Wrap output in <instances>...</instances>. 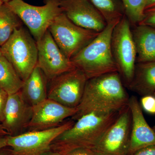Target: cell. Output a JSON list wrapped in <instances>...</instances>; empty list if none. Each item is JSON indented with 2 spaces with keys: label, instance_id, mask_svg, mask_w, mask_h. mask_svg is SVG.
Instances as JSON below:
<instances>
[{
  "label": "cell",
  "instance_id": "cell-1",
  "mask_svg": "<svg viewBox=\"0 0 155 155\" xmlns=\"http://www.w3.org/2000/svg\"><path fill=\"white\" fill-rule=\"evenodd\" d=\"M130 97L125 91L118 72L89 79L77 113L72 117L75 121L91 113L108 114L120 111L127 106Z\"/></svg>",
  "mask_w": 155,
  "mask_h": 155
},
{
  "label": "cell",
  "instance_id": "cell-2",
  "mask_svg": "<svg viewBox=\"0 0 155 155\" xmlns=\"http://www.w3.org/2000/svg\"><path fill=\"white\" fill-rule=\"evenodd\" d=\"M119 111L81 116L53 141L51 150L62 154L78 148L93 149L119 115Z\"/></svg>",
  "mask_w": 155,
  "mask_h": 155
},
{
  "label": "cell",
  "instance_id": "cell-3",
  "mask_svg": "<svg viewBox=\"0 0 155 155\" xmlns=\"http://www.w3.org/2000/svg\"><path fill=\"white\" fill-rule=\"evenodd\" d=\"M119 21L107 23L102 31L70 59L87 79L119 72L112 53L111 38L113 30Z\"/></svg>",
  "mask_w": 155,
  "mask_h": 155
},
{
  "label": "cell",
  "instance_id": "cell-4",
  "mask_svg": "<svg viewBox=\"0 0 155 155\" xmlns=\"http://www.w3.org/2000/svg\"><path fill=\"white\" fill-rule=\"evenodd\" d=\"M32 35L22 27L16 28L1 47L2 55L12 64L23 81L36 67L38 48Z\"/></svg>",
  "mask_w": 155,
  "mask_h": 155
},
{
  "label": "cell",
  "instance_id": "cell-5",
  "mask_svg": "<svg viewBox=\"0 0 155 155\" xmlns=\"http://www.w3.org/2000/svg\"><path fill=\"white\" fill-rule=\"evenodd\" d=\"M26 25L36 41L42 38L56 17L63 13L61 0H46L42 6L29 5L22 0L6 3Z\"/></svg>",
  "mask_w": 155,
  "mask_h": 155
},
{
  "label": "cell",
  "instance_id": "cell-6",
  "mask_svg": "<svg viewBox=\"0 0 155 155\" xmlns=\"http://www.w3.org/2000/svg\"><path fill=\"white\" fill-rule=\"evenodd\" d=\"M130 24L125 14L115 26L111 38L113 56L127 86L133 79L136 64V50Z\"/></svg>",
  "mask_w": 155,
  "mask_h": 155
},
{
  "label": "cell",
  "instance_id": "cell-7",
  "mask_svg": "<svg viewBox=\"0 0 155 155\" xmlns=\"http://www.w3.org/2000/svg\"><path fill=\"white\" fill-rule=\"evenodd\" d=\"M48 30L61 51L69 59L100 33L76 25L63 12L56 17Z\"/></svg>",
  "mask_w": 155,
  "mask_h": 155
},
{
  "label": "cell",
  "instance_id": "cell-8",
  "mask_svg": "<svg viewBox=\"0 0 155 155\" xmlns=\"http://www.w3.org/2000/svg\"><path fill=\"white\" fill-rule=\"evenodd\" d=\"M75 122L72 119L47 130L8 135V147L11 148L13 155H44L51 150V144L57 137L72 127Z\"/></svg>",
  "mask_w": 155,
  "mask_h": 155
},
{
  "label": "cell",
  "instance_id": "cell-9",
  "mask_svg": "<svg viewBox=\"0 0 155 155\" xmlns=\"http://www.w3.org/2000/svg\"><path fill=\"white\" fill-rule=\"evenodd\" d=\"M130 108L125 106L93 149L100 155H128L131 132Z\"/></svg>",
  "mask_w": 155,
  "mask_h": 155
},
{
  "label": "cell",
  "instance_id": "cell-10",
  "mask_svg": "<svg viewBox=\"0 0 155 155\" xmlns=\"http://www.w3.org/2000/svg\"><path fill=\"white\" fill-rule=\"evenodd\" d=\"M88 80L84 73L75 68L51 81L48 98L70 108L79 105Z\"/></svg>",
  "mask_w": 155,
  "mask_h": 155
},
{
  "label": "cell",
  "instance_id": "cell-11",
  "mask_svg": "<svg viewBox=\"0 0 155 155\" xmlns=\"http://www.w3.org/2000/svg\"><path fill=\"white\" fill-rule=\"evenodd\" d=\"M37 66L40 68L48 81L76 68L70 59L65 56L48 30L38 41Z\"/></svg>",
  "mask_w": 155,
  "mask_h": 155
},
{
  "label": "cell",
  "instance_id": "cell-12",
  "mask_svg": "<svg viewBox=\"0 0 155 155\" xmlns=\"http://www.w3.org/2000/svg\"><path fill=\"white\" fill-rule=\"evenodd\" d=\"M76 113V108L68 107L46 99L33 107L32 118L26 131H40L58 127Z\"/></svg>",
  "mask_w": 155,
  "mask_h": 155
},
{
  "label": "cell",
  "instance_id": "cell-13",
  "mask_svg": "<svg viewBox=\"0 0 155 155\" xmlns=\"http://www.w3.org/2000/svg\"><path fill=\"white\" fill-rule=\"evenodd\" d=\"M61 3L63 13L81 27L100 32L107 24L89 0H61Z\"/></svg>",
  "mask_w": 155,
  "mask_h": 155
},
{
  "label": "cell",
  "instance_id": "cell-14",
  "mask_svg": "<svg viewBox=\"0 0 155 155\" xmlns=\"http://www.w3.org/2000/svg\"><path fill=\"white\" fill-rule=\"evenodd\" d=\"M33 114V107L24 101L20 91L9 94L2 125L10 136L26 132Z\"/></svg>",
  "mask_w": 155,
  "mask_h": 155
},
{
  "label": "cell",
  "instance_id": "cell-15",
  "mask_svg": "<svg viewBox=\"0 0 155 155\" xmlns=\"http://www.w3.org/2000/svg\"><path fill=\"white\" fill-rule=\"evenodd\" d=\"M127 105L130 108L131 117L128 152V155H131L141 149L155 145V132L145 119L140 104L136 97H130Z\"/></svg>",
  "mask_w": 155,
  "mask_h": 155
},
{
  "label": "cell",
  "instance_id": "cell-16",
  "mask_svg": "<svg viewBox=\"0 0 155 155\" xmlns=\"http://www.w3.org/2000/svg\"><path fill=\"white\" fill-rule=\"evenodd\" d=\"M132 34L136 50V63L155 61V28L137 24Z\"/></svg>",
  "mask_w": 155,
  "mask_h": 155
},
{
  "label": "cell",
  "instance_id": "cell-17",
  "mask_svg": "<svg viewBox=\"0 0 155 155\" xmlns=\"http://www.w3.org/2000/svg\"><path fill=\"white\" fill-rule=\"evenodd\" d=\"M47 81L41 69L36 66L20 89L24 101L33 107L47 99Z\"/></svg>",
  "mask_w": 155,
  "mask_h": 155
},
{
  "label": "cell",
  "instance_id": "cell-18",
  "mask_svg": "<svg viewBox=\"0 0 155 155\" xmlns=\"http://www.w3.org/2000/svg\"><path fill=\"white\" fill-rule=\"evenodd\" d=\"M128 88L141 96L155 92V61L136 63L134 75Z\"/></svg>",
  "mask_w": 155,
  "mask_h": 155
},
{
  "label": "cell",
  "instance_id": "cell-19",
  "mask_svg": "<svg viewBox=\"0 0 155 155\" xmlns=\"http://www.w3.org/2000/svg\"><path fill=\"white\" fill-rule=\"evenodd\" d=\"M23 83L12 64L4 56H0V87L8 94H13L20 90Z\"/></svg>",
  "mask_w": 155,
  "mask_h": 155
},
{
  "label": "cell",
  "instance_id": "cell-20",
  "mask_svg": "<svg viewBox=\"0 0 155 155\" xmlns=\"http://www.w3.org/2000/svg\"><path fill=\"white\" fill-rule=\"evenodd\" d=\"M22 21L6 4L0 8V47L9 39L14 30L21 27Z\"/></svg>",
  "mask_w": 155,
  "mask_h": 155
},
{
  "label": "cell",
  "instance_id": "cell-21",
  "mask_svg": "<svg viewBox=\"0 0 155 155\" xmlns=\"http://www.w3.org/2000/svg\"><path fill=\"white\" fill-rule=\"evenodd\" d=\"M101 14L107 24L120 21L125 15L121 0H89Z\"/></svg>",
  "mask_w": 155,
  "mask_h": 155
},
{
  "label": "cell",
  "instance_id": "cell-22",
  "mask_svg": "<svg viewBox=\"0 0 155 155\" xmlns=\"http://www.w3.org/2000/svg\"><path fill=\"white\" fill-rule=\"evenodd\" d=\"M130 23L137 25L143 19L147 0H121Z\"/></svg>",
  "mask_w": 155,
  "mask_h": 155
},
{
  "label": "cell",
  "instance_id": "cell-23",
  "mask_svg": "<svg viewBox=\"0 0 155 155\" xmlns=\"http://www.w3.org/2000/svg\"><path fill=\"white\" fill-rule=\"evenodd\" d=\"M140 106L150 114H155V97L153 95L142 96L140 99Z\"/></svg>",
  "mask_w": 155,
  "mask_h": 155
},
{
  "label": "cell",
  "instance_id": "cell-24",
  "mask_svg": "<svg viewBox=\"0 0 155 155\" xmlns=\"http://www.w3.org/2000/svg\"><path fill=\"white\" fill-rule=\"evenodd\" d=\"M138 24L149 25L155 28V8L145 11L144 17Z\"/></svg>",
  "mask_w": 155,
  "mask_h": 155
},
{
  "label": "cell",
  "instance_id": "cell-25",
  "mask_svg": "<svg viewBox=\"0 0 155 155\" xmlns=\"http://www.w3.org/2000/svg\"><path fill=\"white\" fill-rule=\"evenodd\" d=\"M64 155H100L93 149L78 148L63 154Z\"/></svg>",
  "mask_w": 155,
  "mask_h": 155
},
{
  "label": "cell",
  "instance_id": "cell-26",
  "mask_svg": "<svg viewBox=\"0 0 155 155\" xmlns=\"http://www.w3.org/2000/svg\"><path fill=\"white\" fill-rule=\"evenodd\" d=\"M8 94L4 90L0 87V124L4 119V111Z\"/></svg>",
  "mask_w": 155,
  "mask_h": 155
},
{
  "label": "cell",
  "instance_id": "cell-27",
  "mask_svg": "<svg viewBox=\"0 0 155 155\" xmlns=\"http://www.w3.org/2000/svg\"><path fill=\"white\" fill-rule=\"evenodd\" d=\"M131 155H155V145L141 149Z\"/></svg>",
  "mask_w": 155,
  "mask_h": 155
},
{
  "label": "cell",
  "instance_id": "cell-28",
  "mask_svg": "<svg viewBox=\"0 0 155 155\" xmlns=\"http://www.w3.org/2000/svg\"><path fill=\"white\" fill-rule=\"evenodd\" d=\"M8 136H0V149L8 147Z\"/></svg>",
  "mask_w": 155,
  "mask_h": 155
},
{
  "label": "cell",
  "instance_id": "cell-29",
  "mask_svg": "<svg viewBox=\"0 0 155 155\" xmlns=\"http://www.w3.org/2000/svg\"><path fill=\"white\" fill-rule=\"evenodd\" d=\"M155 8V0H147L145 10Z\"/></svg>",
  "mask_w": 155,
  "mask_h": 155
},
{
  "label": "cell",
  "instance_id": "cell-30",
  "mask_svg": "<svg viewBox=\"0 0 155 155\" xmlns=\"http://www.w3.org/2000/svg\"><path fill=\"white\" fill-rule=\"evenodd\" d=\"M6 147L0 149V155H13L11 149H7Z\"/></svg>",
  "mask_w": 155,
  "mask_h": 155
},
{
  "label": "cell",
  "instance_id": "cell-31",
  "mask_svg": "<svg viewBox=\"0 0 155 155\" xmlns=\"http://www.w3.org/2000/svg\"><path fill=\"white\" fill-rule=\"evenodd\" d=\"M9 135L8 134L4 129L2 124H0V136Z\"/></svg>",
  "mask_w": 155,
  "mask_h": 155
},
{
  "label": "cell",
  "instance_id": "cell-32",
  "mask_svg": "<svg viewBox=\"0 0 155 155\" xmlns=\"http://www.w3.org/2000/svg\"><path fill=\"white\" fill-rule=\"evenodd\" d=\"M44 155H64L61 153L58 152L54 151L52 150H50L47 153H45Z\"/></svg>",
  "mask_w": 155,
  "mask_h": 155
},
{
  "label": "cell",
  "instance_id": "cell-33",
  "mask_svg": "<svg viewBox=\"0 0 155 155\" xmlns=\"http://www.w3.org/2000/svg\"><path fill=\"white\" fill-rule=\"evenodd\" d=\"M2 1H3V2L4 3V4H6V3L8 2H10L11 0H2Z\"/></svg>",
  "mask_w": 155,
  "mask_h": 155
},
{
  "label": "cell",
  "instance_id": "cell-34",
  "mask_svg": "<svg viewBox=\"0 0 155 155\" xmlns=\"http://www.w3.org/2000/svg\"><path fill=\"white\" fill-rule=\"evenodd\" d=\"M4 4V3L3 2V1H2V0H0V8L3 5V4Z\"/></svg>",
  "mask_w": 155,
  "mask_h": 155
},
{
  "label": "cell",
  "instance_id": "cell-35",
  "mask_svg": "<svg viewBox=\"0 0 155 155\" xmlns=\"http://www.w3.org/2000/svg\"><path fill=\"white\" fill-rule=\"evenodd\" d=\"M2 56V51H1V47H0V56Z\"/></svg>",
  "mask_w": 155,
  "mask_h": 155
},
{
  "label": "cell",
  "instance_id": "cell-36",
  "mask_svg": "<svg viewBox=\"0 0 155 155\" xmlns=\"http://www.w3.org/2000/svg\"><path fill=\"white\" fill-rule=\"evenodd\" d=\"M152 128H153V130L155 132V126H154L153 127H152Z\"/></svg>",
  "mask_w": 155,
  "mask_h": 155
},
{
  "label": "cell",
  "instance_id": "cell-37",
  "mask_svg": "<svg viewBox=\"0 0 155 155\" xmlns=\"http://www.w3.org/2000/svg\"><path fill=\"white\" fill-rule=\"evenodd\" d=\"M153 95L155 97V92Z\"/></svg>",
  "mask_w": 155,
  "mask_h": 155
}]
</instances>
